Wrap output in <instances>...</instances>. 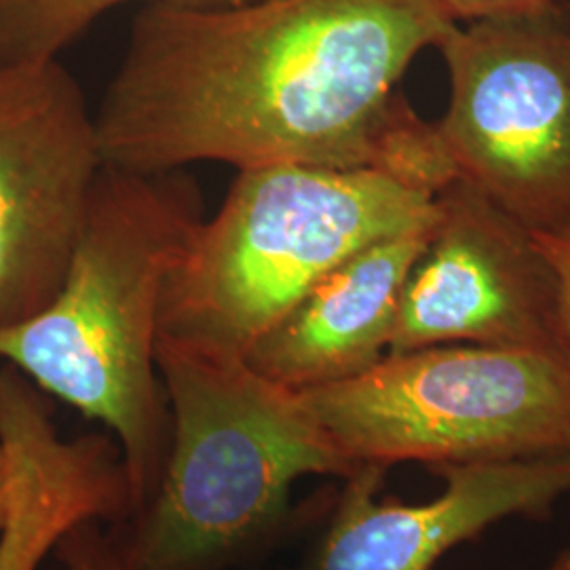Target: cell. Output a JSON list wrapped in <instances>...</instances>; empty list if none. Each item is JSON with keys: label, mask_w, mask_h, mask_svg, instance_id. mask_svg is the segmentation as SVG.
<instances>
[{"label": "cell", "mask_w": 570, "mask_h": 570, "mask_svg": "<svg viewBox=\"0 0 570 570\" xmlns=\"http://www.w3.org/2000/svg\"><path fill=\"white\" fill-rule=\"evenodd\" d=\"M433 220L367 245L332 268L245 362L292 391L341 383L376 366L389 353L407 277Z\"/></svg>", "instance_id": "11"}, {"label": "cell", "mask_w": 570, "mask_h": 570, "mask_svg": "<svg viewBox=\"0 0 570 570\" xmlns=\"http://www.w3.org/2000/svg\"><path fill=\"white\" fill-rule=\"evenodd\" d=\"M551 0H442L450 16L456 21L482 20L494 16L522 13L543 7Z\"/></svg>", "instance_id": "15"}, {"label": "cell", "mask_w": 570, "mask_h": 570, "mask_svg": "<svg viewBox=\"0 0 570 570\" xmlns=\"http://www.w3.org/2000/svg\"><path fill=\"white\" fill-rule=\"evenodd\" d=\"M454 174L530 230L570 223V0L471 20L438 47Z\"/></svg>", "instance_id": "6"}, {"label": "cell", "mask_w": 570, "mask_h": 570, "mask_svg": "<svg viewBox=\"0 0 570 570\" xmlns=\"http://www.w3.org/2000/svg\"><path fill=\"white\" fill-rule=\"evenodd\" d=\"M104 520H85L68 530L53 553L63 570H134L125 560L112 529Z\"/></svg>", "instance_id": "13"}, {"label": "cell", "mask_w": 570, "mask_h": 570, "mask_svg": "<svg viewBox=\"0 0 570 570\" xmlns=\"http://www.w3.org/2000/svg\"><path fill=\"white\" fill-rule=\"evenodd\" d=\"M546 570H570V551H564L562 556H558L550 569Z\"/></svg>", "instance_id": "17"}, {"label": "cell", "mask_w": 570, "mask_h": 570, "mask_svg": "<svg viewBox=\"0 0 570 570\" xmlns=\"http://www.w3.org/2000/svg\"><path fill=\"white\" fill-rule=\"evenodd\" d=\"M456 26L442 0L144 2L96 115L104 159L379 169L438 193L454 169L397 85Z\"/></svg>", "instance_id": "1"}, {"label": "cell", "mask_w": 570, "mask_h": 570, "mask_svg": "<svg viewBox=\"0 0 570 570\" xmlns=\"http://www.w3.org/2000/svg\"><path fill=\"white\" fill-rule=\"evenodd\" d=\"M122 2L134 0H0V66L58 58L94 21ZM164 2L226 4L237 0Z\"/></svg>", "instance_id": "12"}, {"label": "cell", "mask_w": 570, "mask_h": 570, "mask_svg": "<svg viewBox=\"0 0 570 570\" xmlns=\"http://www.w3.org/2000/svg\"><path fill=\"white\" fill-rule=\"evenodd\" d=\"M298 395L353 469L570 452V357L556 351L423 346Z\"/></svg>", "instance_id": "5"}, {"label": "cell", "mask_w": 570, "mask_h": 570, "mask_svg": "<svg viewBox=\"0 0 570 570\" xmlns=\"http://www.w3.org/2000/svg\"><path fill=\"white\" fill-rule=\"evenodd\" d=\"M435 195L379 169H239L169 273L159 336L245 357L332 268L431 223Z\"/></svg>", "instance_id": "4"}, {"label": "cell", "mask_w": 570, "mask_h": 570, "mask_svg": "<svg viewBox=\"0 0 570 570\" xmlns=\"http://www.w3.org/2000/svg\"><path fill=\"white\" fill-rule=\"evenodd\" d=\"M435 345L567 355L556 285L532 230L459 176L435 195V220L407 277L389 353Z\"/></svg>", "instance_id": "8"}, {"label": "cell", "mask_w": 570, "mask_h": 570, "mask_svg": "<svg viewBox=\"0 0 570 570\" xmlns=\"http://www.w3.org/2000/svg\"><path fill=\"white\" fill-rule=\"evenodd\" d=\"M204 218L202 190L183 169L106 165L60 292L0 330V364L112 433L131 513L153 499L169 446L157 366L165 284Z\"/></svg>", "instance_id": "2"}, {"label": "cell", "mask_w": 570, "mask_h": 570, "mask_svg": "<svg viewBox=\"0 0 570 570\" xmlns=\"http://www.w3.org/2000/svg\"><path fill=\"white\" fill-rule=\"evenodd\" d=\"M47 397L18 367L0 364V440L9 473L0 570H39L77 524L119 522L131 513L117 442L63 438Z\"/></svg>", "instance_id": "10"}, {"label": "cell", "mask_w": 570, "mask_h": 570, "mask_svg": "<svg viewBox=\"0 0 570 570\" xmlns=\"http://www.w3.org/2000/svg\"><path fill=\"white\" fill-rule=\"evenodd\" d=\"M7 505H9V473H7V454L0 440V529L7 518Z\"/></svg>", "instance_id": "16"}, {"label": "cell", "mask_w": 570, "mask_h": 570, "mask_svg": "<svg viewBox=\"0 0 570 570\" xmlns=\"http://www.w3.org/2000/svg\"><path fill=\"white\" fill-rule=\"evenodd\" d=\"M157 366L169 446L153 499L112 522L134 570H225L292 522L306 475L351 468L298 391L268 381L239 355L159 336Z\"/></svg>", "instance_id": "3"}, {"label": "cell", "mask_w": 570, "mask_h": 570, "mask_svg": "<svg viewBox=\"0 0 570 570\" xmlns=\"http://www.w3.org/2000/svg\"><path fill=\"white\" fill-rule=\"evenodd\" d=\"M102 140L81 82L51 60L0 66V330L60 292L79 244Z\"/></svg>", "instance_id": "7"}, {"label": "cell", "mask_w": 570, "mask_h": 570, "mask_svg": "<svg viewBox=\"0 0 570 570\" xmlns=\"http://www.w3.org/2000/svg\"><path fill=\"white\" fill-rule=\"evenodd\" d=\"M433 471L444 489L425 503L381 499L387 469L351 471L296 570H438L446 553L490 527L541 520L570 494V452Z\"/></svg>", "instance_id": "9"}, {"label": "cell", "mask_w": 570, "mask_h": 570, "mask_svg": "<svg viewBox=\"0 0 570 570\" xmlns=\"http://www.w3.org/2000/svg\"><path fill=\"white\" fill-rule=\"evenodd\" d=\"M532 239L550 266L560 338L570 357V223L548 230H532Z\"/></svg>", "instance_id": "14"}]
</instances>
